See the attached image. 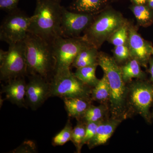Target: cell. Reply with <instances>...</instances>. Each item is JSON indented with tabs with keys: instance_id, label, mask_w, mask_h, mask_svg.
<instances>
[{
	"instance_id": "7402d4cb",
	"label": "cell",
	"mask_w": 153,
	"mask_h": 153,
	"mask_svg": "<svg viewBox=\"0 0 153 153\" xmlns=\"http://www.w3.org/2000/svg\"><path fill=\"white\" fill-rule=\"evenodd\" d=\"M72 128L70 121L68 120L64 128L52 139V145L62 146L71 140Z\"/></svg>"
},
{
	"instance_id": "52a82bcc",
	"label": "cell",
	"mask_w": 153,
	"mask_h": 153,
	"mask_svg": "<svg viewBox=\"0 0 153 153\" xmlns=\"http://www.w3.org/2000/svg\"><path fill=\"white\" fill-rule=\"evenodd\" d=\"M7 13L0 27V40L9 45L25 41L30 33L31 17L18 8Z\"/></svg>"
},
{
	"instance_id": "f1b7e54d",
	"label": "cell",
	"mask_w": 153,
	"mask_h": 153,
	"mask_svg": "<svg viewBox=\"0 0 153 153\" xmlns=\"http://www.w3.org/2000/svg\"><path fill=\"white\" fill-rule=\"evenodd\" d=\"M147 1V0H130L133 4L137 5L146 4Z\"/></svg>"
},
{
	"instance_id": "d6986e66",
	"label": "cell",
	"mask_w": 153,
	"mask_h": 153,
	"mask_svg": "<svg viewBox=\"0 0 153 153\" xmlns=\"http://www.w3.org/2000/svg\"><path fill=\"white\" fill-rule=\"evenodd\" d=\"M131 9L137 22L144 26H149L153 23V10L146 4L133 5Z\"/></svg>"
},
{
	"instance_id": "5bb4252c",
	"label": "cell",
	"mask_w": 153,
	"mask_h": 153,
	"mask_svg": "<svg viewBox=\"0 0 153 153\" xmlns=\"http://www.w3.org/2000/svg\"><path fill=\"white\" fill-rule=\"evenodd\" d=\"M108 0H72L68 10L78 13L94 15L101 10L108 3Z\"/></svg>"
},
{
	"instance_id": "d4e9b609",
	"label": "cell",
	"mask_w": 153,
	"mask_h": 153,
	"mask_svg": "<svg viewBox=\"0 0 153 153\" xmlns=\"http://www.w3.org/2000/svg\"><path fill=\"white\" fill-rule=\"evenodd\" d=\"M128 36L127 27L123 25L110 37V42L115 47L125 45L128 40Z\"/></svg>"
},
{
	"instance_id": "e0dca14e",
	"label": "cell",
	"mask_w": 153,
	"mask_h": 153,
	"mask_svg": "<svg viewBox=\"0 0 153 153\" xmlns=\"http://www.w3.org/2000/svg\"><path fill=\"white\" fill-rule=\"evenodd\" d=\"M98 55L97 48L90 44H87L78 53L72 63V66L78 68L98 64Z\"/></svg>"
},
{
	"instance_id": "8992f818",
	"label": "cell",
	"mask_w": 153,
	"mask_h": 153,
	"mask_svg": "<svg viewBox=\"0 0 153 153\" xmlns=\"http://www.w3.org/2000/svg\"><path fill=\"white\" fill-rule=\"evenodd\" d=\"M55 59L54 74L71 71V67L81 49L88 44L82 37L59 36L52 43Z\"/></svg>"
},
{
	"instance_id": "9a60e30c",
	"label": "cell",
	"mask_w": 153,
	"mask_h": 153,
	"mask_svg": "<svg viewBox=\"0 0 153 153\" xmlns=\"http://www.w3.org/2000/svg\"><path fill=\"white\" fill-rule=\"evenodd\" d=\"M119 124L118 120H111L100 123L97 129L95 136L87 143L89 148L104 144L112 136Z\"/></svg>"
},
{
	"instance_id": "4fadbf2b",
	"label": "cell",
	"mask_w": 153,
	"mask_h": 153,
	"mask_svg": "<svg viewBox=\"0 0 153 153\" xmlns=\"http://www.w3.org/2000/svg\"><path fill=\"white\" fill-rule=\"evenodd\" d=\"M27 82L25 77H20L9 80L2 86L1 92L6 94L7 99L19 107H28L26 100Z\"/></svg>"
},
{
	"instance_id": "cb8c5ba5",
	"label": "cell",
	"mask_w": 153,
	"mask_h": 153,
	"mask_svg": "<svg viewBox=\"0 0 153 153\" xmlns=\"http://www.w3.org/2000/svg\"><path fill=\"white\" fill-rule=\"evenodd\" d=\"M104 110L102 107L90 105L85 111L82 117L86 123L89 122L99 121L103 116Z\"/></svg>"
},
{
	"instance_id": "6da1fadb",
	"label": "cell",
	"mask_w": 153,
	"mask_h": 153,
	"mask_svg": "<svg viewBox=\"0 0 153 153\" xmlns=\"http://www.w3.org/2000/svg\"><path fill=\"white\" fill-rule=\"evenodd\" d=\"M61 0H36L31 16L30 33L52 43L61 36V19L63 6Z\"/></svg>"
},
{
	"instance_id": "2e32d148",
	"label": "cell",
	"mask_w": 153,
	"mask_h": 153,
	"mask_svg": "<svg viewBox=\"0 0 153 153\" xmlns=\"http://www.w3.org/2000/svg\"><path fill=\"white\" fill-rule=\"evenodd\" d=\"M65 109L70 117L79 118L83 116L90 106L88 99L82 97H65L62 99Z\"/></svg>"
},
{
	"instance_id": "ffe728a7",
	"label": "cell",
	"mask_w": 153,
	"mask_h": 153,
	"mask_svg": "<svg viewBox=\"0 0 153 153\" xmlns=\"http://www.w3.org/2000/svg\"><path fill=\"white\" fill-rule=\"evenodd\" d=\"M92 98L96 101L104 102L110 98V88L106 75L104 74L103 77L99 80L94 88L91 90Z\"/></svg>"
},
{
	"instance_id": "ac0fdd59",
	"label": "cell",
	"mask_w": 153,
	"mask_h": 153,
	"mask_svg": "<svg viewBox=\"0 0 153 153\" xmlns=\"http://www.w3.org/2000/svg\"><path fill=\"white\" fill-rule=\"evenodd\" d=\"M98 64L76 68L74 75L79 80L88 86L94 87L98 82L96 76V69Z\"/></svg>"
},
{
	"instance_id": "7c38bea8",
	"label": "cell",
	"mask_w": 153,
	"mask_h": 153,
	"mask_svg": "<svg viewBox=\"0 0 153 153\" xmlns=\"http://www.w3.org/2000/svg\"><path fill=\"white\" fill-rule=\"evenodd\" d=\"M128 42L130 55L139 63L146 64L152 54V45L132 28L129 30Z\"/></svg>"
},
{
	"instance_id": "ba28073f",
	"label": "cell",
	"mask_w": 153,
	"mask_h": 153,
	"mask_svg": "<svg viewBox=\"0 0 153 153\" xmlns=\"http://www.w3.org/2000/svg\"><path fill=\"white\" fill-rule=\"evenodd\" d=\"M49 82L51 97L88 99L91 92L71 71L54 74Z\"/></svg>"
},
{
	"instance_id": "9c48e42d",
	"label": "cell",
	"mask_w": 153,
	"mask_h": 153,
	"mask_svg": "<svg viewBox=\"0 0 153 153\" xmlns=\"http://www.w3.org/2000/svg\"><path fill=\"white\" fill-rule=\"evenodd\" d=\"M94 15L76 13L63 7L61 19V36L77 38L85 32L93 22Z\"/></svg>"
},
{
	"instance_id": "5b68a950",
	"label": "cell",
	"mask_w": 153,
	"mask_h": 153,
	"mask_svg": "<svg viewBox=\"0 0 153 153\" xmlns=\"http://www.w3.org/2000/svg\"><path fill=\"white\" fill-rule=\"evenodd\" d=\"M123 20L120 15L114 11L107 10L94 19L84 32L82 38L88 44L97 49L102 43L110 38L123 25Z\"/></svg>"
},
{
	"instance_id": "484cf974",
	"label": "cell",
	"mask_w": 153,
	"mask_h": 153,
	"mask_svg": "<svg viewBox=\"0 0 153 153\" xmlns=\"http://www.w3.org/2000/svg\"><path fill=\"white\" fill-rule=\"evenodd\" d=\"M101 122L100 121H99L86 123L85 137L82 141V146L83 145L87 144L94 137L97 127Z\"/></svg>"
},
{
	"instance_id": "4316f807",
	"label": "cell",
	"mask_w": 153,
	"mask_h": 153,
	"mask_svg": "<svg viewBox=\"0 0 153 153\" xmlns=\"http://www.w3.org/2000/svg\"><path fill=\"white\" fill-rule=\"evenodd\" d=\"M114 52L116 58L120 61L126 60L130 55L128 47L126 44L115 47Z\"/></svg>"
},
{
	"instance_id": "83f0119b",
	"label": "cell",
	"mask_w": 153,
	"mask_h": 153,
	"mask_svg": "<svg viewBox=\"0 0 153 153\" xmlns=\"http://www.w3.org/2000/svg\"><path fill=\"white\" fill-rule=\"evenodd\" d=\"M20 0H0V9L7 13L18 8Z\"/></svg>"
},
{
	"instance_id": "f546056e",
	"label": "cell",
	"mask_w": 153,
	"mask_h": 153,
	"mask_svg": "<svg viewBox=\"0 0 153 153\" xmlns=\"http://www.w3.org/2000/svg\"><path fill=\"white\" fill-rule=\"evenodd\" d=\"M150 73L151 74V80L153 82V58L150 60Z\"/></svg>"
},
{
	"instance_id": "3957f363",
	"label": "cell",
	"mask_w": 153,
	"mask_h": 153,
	"mask_svg": "<svg viewBox=\"0 0 153 153\" xmlns=\"http://www.w3.org/2000/svg\"><path fill=\"white\" fill-rule=\"evenodd\" d=\"M97 63L107 78L110 88L109 100L111 111L117 115L122 111L126 93L121 68L113 58L103 53H98Z\"/></svg>"
},
{
	"instance_id": "4dcf8cb0",
	"label": "cell",
	"mask_w": 153,
	"mask_h": 153,
	"mask_svg": "<svg viewBox=\"0 0 153 153\" xmlns=\"http://www.w3.org/2000/svg\"><path fill=\"white\" fill-rule=\"evenodd\" d=\"M146 5L153 10V0H147Z\"/></svg>"
},
{
	"instance_id": "1f68e13d",
	"label": "cell",
	"mask_w": 153,
	"mask_h": 153,
	"mask_svg": "<svg viewBox=\"0 0 153 153\" xmlns=\"http://www.w3.org/2000/svg\"><path fill=\"white\" fill-rule=\"evenodd\" d=\"M152 54H153V50H152Z\"/></svg>"
},
{
	"instance_id": "44dd1931",
	"label": "cell",
	"mask_w": 153,
	"mask_h": 153,
	"mask_svg": "<svg viewBox=\"0 0 153 153\" xmlns=\"http://www.w3.org/2000/svg\"><path fill=\"white\" fill-rule=\"evenodd\" d=\"M123 78L124 82L132 78L142 77L143 71L141 69L140 63L136 59L130 60L121 69Z\"/></svg>"
},
{
	"instance_id": "603a6c76",
	"label": "cell",
	"mask_w": 153,
	"mask_h": 153,
	"mask_svg": "<svg viewBox=\"0 0 153 153\" xmlns=\"http://www.w3.org/2000/svg\"><path fill=\"white\" fill-rule=\"evenodd\" d=\"M86 125L79 123L73 129L71 140L75 145L77 152H79L82 147V143L85 137Z\"/></svg>"
},
{
	"instance_id": "7a4b0ae2",
	"label": "cell",
	"mask_w": 153,
	"mask_h": 153,
	"mask_svg": "<svg viewBox=\"0 0 153 153\" xmlns=\"http://www.w3.org/2000/svg\"><path fill=\"white\" fill-rule=\"evenodd\" d=\"M25 43L27 76L37 75L50 81L55 66L52 43L30 33Z\"/></svg>"
},
{
	"instance_id": "277c9868",
	"label": "cell",
	"mask_w": 153,
	"mask_h": 153,
	"mask_svg": "<svg viewBox=\"0 0 153 153\" xmlns=\"http://www.w3.org/2000/svg\"><path fill=\"white\" fill-rule=\"evenodd\" d=\"M27 76L25 41L9 45L7 51L0 50V79L9 80Z\"/></svg>"
},
{
	"instance_id": "8fae6325",
	"label": "cell",
	"mask_w": 153,
	"mask_h": 153,
	"mask_svg": "<svg viewBox=\"0 0 153 153\" xmlns=\"http://www.w3.org/2000/svg\"><path fill=\"white\" fill-rule=\"evenodd\" d=\"M132 103L146 119L149 117V109L153 101V86L140 82L134 85L131 92Z\"/></svg>"
},
{
	"instance_id": "30bf717a",
	"label": "cell",
	"mask_w": 153,
	"mask_h": 153,
	"mask_svg": "<svg viewBox=\"0 0 153 153\" xmlns=\"http://www.w3.org/2000/svg\"><path fill=\"white\" fill-rule=\"evenodd\" d=\"M26 86V100L28 106L36 110L51 97L50 82L37 75H28Z\"/></svg>"
}]
</instances>
